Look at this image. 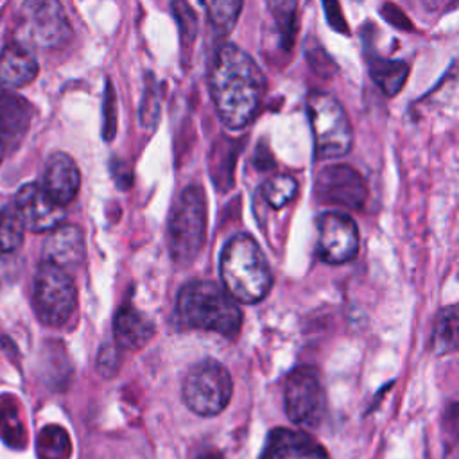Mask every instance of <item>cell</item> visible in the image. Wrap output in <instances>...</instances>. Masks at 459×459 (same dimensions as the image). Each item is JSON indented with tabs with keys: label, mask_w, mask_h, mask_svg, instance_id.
Instances as JSON below:
<instances>
[{
	"label": "cell",
	"mask_w": 459,
	"mask_h": 459,
	"mask_svg": "<svg viewBox=\"0 0 459 459\" xmlns=\"http://www.w3.org/2000/svg\"><path fill=\"white\" fill-rule=\"evenodd\" d=\"M208 84L215 111L230 129H244L253 122L267 88L255 59L233 43L219 47Z\"/></svg>",
	"instance_id": "obj_1"
},
{
	"label": "cell",
	"mask_w": 459,
	"mask_h": 459,
	"mask_svg": "<svg viewBox=\"0 0 459 459\" xmlns=\"http://www.w3.org/2000/svg\"><path fill=\"white\" fill-rule=\"evenodd\" d=\"M219 269L224 289L238 303H258L273 287L267 258L251 235L238 233L226 242Z\"/></svg>",
	"instance_id": "obj_2"
},
{
	"label": "cell",
	"mask_w": 459,
	"mask_h": 459,
	"mask_svg": "<svg viewBox=\"0 0 459 459\" xmlns=\"http://www.w3.org/2000/svg\"><path fill=\"white\" fill-rule=\"evenodd\" d=\"M178 314L190 328L235 337L242 326L238 301L215 281L192 280L178 294Z\"/></svg>",
	"instance_id": "obj_3"
},
{
	"label": "cell",
	"mask_w": 459,
	"mask_h": 459,
	"mask_svg": "<svg viewBox=\"0 0 459 459\" xmlns=\"http://www.w3.org/2000/svg\"><path fill=\"white\" fill-rule=\"evenodd\" d=\"M206 233V197L201 186H186L176 199L169 219V251L178 265H190Z\"/></svg>",
	"instance_id": "obj_4"
},
{
	"label": "cell",
	"mask_w": 459,
	"mask_h": 459,
	"mask_svg": "<svg viewBox=\"0 0 459 459\" xmlns=\"http://www.w3.org/2000/svg\"><path fill=\"white\" fill-rule=\"evenodd\" d=\"M308 120L314 134V154L317 160L341 158L353 145V129L339 100L328 93L314 91L307 100Z\"/></svg>",
	"instance_id": "obj_5"
},
{
	"label": "cell",
	"mask_w": 459,
	"mask_h": 459,
	"mask_svg": "<svg viewBox=\"0 0 459 459\" xmlns=\"http://www.w3.org/2000/svg\"><path fill=\"white\" fill-rule=\"evenodd\" d=\"M18 43L38 48H59L72 39V23L61 0H23L20 7Z\"/></svg>",
	"instance_id": "obj_6"
},
{
	"label": "cell",
	"mask_w": 459,
	"mask_h": 459,
	"mask_svg": "<svg viewBox=\"0 0 459 459\" xmlns=\"http://www.w3.org/2000/svg\"><path fill=\"white\" fill-rule=\"evenodd\" d=\"M183 402L199 416H215L231 400L233 382L230 371L217 360L206 359L194 364L183 380Z\"/></svg>",
	"instance_id": "obj_7"
},
{
	"label": "cell",
	"mask_w": 459,
	"mask_h": 459,
	"mask_svg": "<svg viewBox=\"0 0 459 459\" xmlns=\"http://www.w3.org/2000/svg\"><path fill=\"white\" fill-rule=\"evenodd\" d=\"M32 299L41 323L61 326L72 317L77 307L75 283L65 269L43 262L34 276Z\"/></svg>",
	"instance_id": "obj_8"
},
{
	"label": "cell",
	"mask_w": 459,
	"mask_h": 459,
	"mask_svg": "<svg viewBox=\"0 0 459 459\" xmlns=\"http://www.w3.org/2000/svg\"><path fill=\"white\" fill-rule=\"evenodd\" d=\"M287 418L301 427H317L326 412V394L317 371L310 366L296 368L285 384Z\"/></svg>",
	"instance_id": "obj_9"
},
{
	"label": "cell",
	"mask_w": 459,
	"mask_h": 459,
	"mask_svg": "<svg viewBox=\"0 0 459 459\" xmlns=\"http://www.w3.org/2000/svg\"><path fill=\"white\" fill-rule=\"evenodd\" d=\"M314 195L323 204L360 210L368 199V186L351 165L333 163L321 169L316 176Z\"/></svg>",
	"instance_id": "obj_10"
},
{
	"label": "cell",
	"mask_w": 459,
	"mask_h": 459,
	"mask_svg": "<svg viewBox=\"0 0 459 459\" xmlns=\"http://www.w3.org/2000/svg\"><path fill=\"white\" fill-rule=\"evenodd\" d=\"M317 255L332 265L346 264L359 253V228L344 212H325L317 217Z\"/></svg>",
	"instance_id": "obj_11"
},
{
	"label": "cell",
	"mask_w": 459,
	"mask_h": 459,
	"mask_svg": "<svg viewBox=\"0 0 459 459\" xmlns=\"http://www.w3.org/2000/svg\"><path fill=\"white\" fill-rule=\"evenodd\" d=\"M14 208L25 230L41 233L50 231L65 219V210L54 203L41 185L25 183L14 195Z\"/></svg>",
	"instance_id": "obj_12"
},
{
	"label": "cell",
	"mask_w": 459,
	"mask_h": 459,
	"mask_svg": "<svg viewBox=\"0 0 459 459\" xmlns=\"http://www.w3.org/2000/svg\"><path fill=\"white\" fill-rule=\"evenodd\" d=\"M86 256L84 233L75 224H57L43 242V262L61 269L79 267Z\"/></svg>",
	"instance_id": "obj_13"
},
{
	"label": "cell",
	"mask_w": 459,
	"mask_h": 459,
	"mask_svg": "<svg viewBox=\"0 0 459 459\" xmlns=\"http://www.w3.org/2000/svg\"><path fill=\"white\" fill-rule=\"evenodd\" d=\"M41 186L59 206L72 203L81 186V172L74 158L66 152H54L47 160Z\"/></svg>",
	"instance_id": "obj_14"
},
{
	"label": "cell",
	"mask_w": 459,
	"mask_h": 459,
	"mask_svg": "<svg viewBox=\"0 0 459 459\" xmlns=\"http://www.w3.org/2000/svg\"><path fill=\"white\" fill-rule=\"evenodd\" d=\"M32 118V106L18 95H0V161L25 136Z\"/></svg>",
	"instance_id": "obj_15"
},
{
	"label": "cell",
	"mask_w": 459,
	"mask_h": 459,
	"mask_svg": "<svg viewBox=\"0 0 459 459\" xmlns=\"http://www.w3.org/2000/svg\"><path fill=\"white\" fill-rule=\"evenodd\" d=\"M113 335L120 350L136 351L154 337V325L133 305H122L113 319Z\"/></svg>",
	"instance_id": "obj_16"
},
{
	"label": "cell",
	"mask_w": 459,
	"mask_h": 459,
	"mask_svg": "<svg viewBox=\"0 0 459 459\" xmlns=\"http://www.w3.org/2000/svg\"><path fill=\"white\" fill-rule=\"evenodd\" d=\"M38 61L22 43L5 45L0 52V86L22 88L38 77Z\"/></svg>",
	"instance_id": "obj_17"
},
{
	"label": "cell",
	"mask_w": 459,
	"mask_h": 459,
	"mask_svg": "<svg viewBox=\"0 0 459 459\" xmlns=\"http://www.w3.org/2000/svg\"><path fill=\"white\" fill-rule=\"evenodd\" d=\"M317 445L305 432L278 427L269 432L260 459H290L299 455H314Z\"/></svg>",
	"instance_id": "obj_18"
},
{
	"label": "cell",
	"mask_w": 459,
	"mask_h": 459,
	"mask_svg": "<svg viewBox=\"0 0 459 459\" xmlns=\"http://www.w3.org/2000/svg\"><path fill=\"white\" fill-rule=\"evenodd\" d=\"M369 72L373 81L382 88V91L389 97L396 95L409 75V66L402 61H389V59H369Z\"/></svg>",
	"instance_id": "obj_19"
},
{
	"label": "cell",
	"mask_w": 459,
	"mask_h": 459,
	"mask_svg": "<svg viewBox=\"0 0 459 459\" xmlns=\"http://www.w3.org/2000/svg\"><path fill=\"white\" fill-rule=\"evenodd\" d=\"M457 308L446 307L439 312L436 325H434V332H432V350L437 355H445V353H452L457 348Z\"/></svg>",
	"instance_id": "obj_20"
},
{
	"label": "cell",
	"mask_w": 459,
	"mask_h": 459,
	"mask_svg": "<svg viewBox=\"0 0 459 459\" xmlns=\"http://www.w3.org/2000/svg\"><path fill=\"white\" fill-rule=\"evenodd\" d=\"M25 226L14 208V204L0 210V253H14L23 242Z\"/></svg>",
	"instance_id": "obj_21"
},
{
	"label": "cell",
	"mask_w": 459,
	"mask_h": 459,
	"mask_svg": "<svg viewBox=\"0 0 459 459\" xmlns=\"http://www.w3.org/2000/svg\"><path fill=\"white\" fill-rule=\"evenodd\" d=\"M38 454L39 459H68L70 437L66 430L57 425L45 427L38 437Z\"/></svg>",
	"instance_id": "obj_22"
},
{
	"label": "cell",
	"mask_w": 459,
	"mask_h": 459,
	"mask_svg": "<svg viewBox=\"0 0 459 459\" xmlns=\"http://www.w3.org/2000/svg\"><path fill=\"white\" fill-rule=\"evenodd\" d=\"M298 194V181L287 174H274L262 185V195L273 208H283Z\"/></svg>",
	"instance_id": "obj_23"
},
{
	"label": "cell",
	"mask_w": 459,
	"mask_h": 459,
	"mask_svg": "<svg viewBox=\"0 0 459 459\" xmlns=\"http://www.w3.org/2000/svg\"><path fill=\"white\" fill-rule=\"evenodd\" d=\"M244 0H212L208 7V18L212 27L221 34L228 36L242 11Z\"/></svg>",
	"instance_id": "obj_24"
},
{
	"label": "cell",
	"mask_w": 459,
	"mask_h": 459,
	"mask_svg": "<svg viewBox=\"0 0 459 459\" xmlns=\"http://www.w3.org/2000/svg\"><path fill=\"white\" fill-rule=\"evenodd\" d=\"M265 2H267V9H269L271 16L274 18L276 25L280 27V30L283 34H292L299 0H265Z\"/></svg>",
	"instance_id": "obj_25"
},
{
	"label": "cell",
	"mask_w": 459,
	"mask_h": 459,
	"mask_svg": "<svg viewBox=\"0 0 459 459\" xmlns=\"http://www.w3.org/2000/svg\"><path fill=\"white\" fill-rule=\"evenodd\" d=\"M120 366V348L117 344H104L99 350V357H97V369L104 378H111L113 375H117Z\"/></svg>",
	"instance_id": "obj_26"
},
{
	"label": "cell",
	"mask_w": 459,
	"mask_h": 459,
	"mask_svg": "<svg viewBox=\"0 0 459 459\" xmlns=\"http://www.w3.org/2000/svg\"><path fill=\"white\" fill-rule=\"evenodd\" d=\"M113 113H117V102H115L113 88L111 84H108L106 99H104V138L106 140H111L117 127V117Z\"/></svg>",
	"instance_id": "obj_27"
},
{
	"label": "cell",
	"mask_w": 459,
	"mask_h": 459,
	"mask_svg": "<svg viewBox=\"0 0 459 459\" xmlns=\"http://www.w3.org/2000/svg\"><path fill=\"white\" fill-rule=\"evenodd\" d=\"M445 2H446V0H423V4H425L429 9H437V7H441Z\"/></svg>",
	"instance_id": "obj_28"
}]
</instances>
